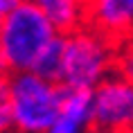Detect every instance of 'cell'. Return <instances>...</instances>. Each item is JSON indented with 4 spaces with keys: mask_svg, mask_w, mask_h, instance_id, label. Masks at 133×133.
I'll use <instances>...</instances> for the list:
<instances>
[{
    "mask_svg": "<svg viewBox=\"0 0 133 133\" xmlns=\"http://www.w3.org/2000/svg\"><path fill=\"white\" fill-rule=\"evenodd\" d=\"M11 124L18 133H45L59 117L63 86L50 84L34 72H14L7 77Z\"/></svg>",
    "mask_w": 133,
    "mask_h": 133,
    "instance_id": "cell-1",
    "label": "cell"
},
{
    "mask_svg": "<svg viewBox=\"0 0 133 133\" xmlns=\"http://www.w3.org/2000/svg\"><path fill=\"white\" fill-rule=\"evenodd\" d=\"M54 36L56 29L43 14V9L29 0H23L0 25V43L5 50L9 72H29L36 56Z\"/></svg>",
    "mask_w": 133,
    "mask_h": 133,
    "instance_id": "cell-2",
    "label": "cell"
},
{
    "mask_svg": "<svg viewBox=\"0 0 133 133\" xmlns=\"http://www.w3.org/2000/svg\"><path fill=\"white\" fill-rule=\"evenodd\" d=\"M117 43L90 27H81L65 36L63 52V84L65 88L92 90L99 81L113 75Z\"/></svg>",
    "mask_w": 133,
    "mask_h": 133,
    "instance_id": "cell-3",
    "label": "cell"
},
{
    "mask_svg": "<svg viewBox=\"0 0 133 133\" xmlns=\"http://www.w3.org/2000/svg\"><path fill=\"white\" fill-rule=\"evenodd\" d=\"M90 129L133 133V86L117 75H108L92 88Z\"/></svg>",
    "mask_w": 133,
    "mask_h": 133,
    "instance_id": "cell-4",
    "label": "cell"
},
{
    "mask_svg": "<svg viewBox=\"0 0 133 133\" xmlns=\"http://www.w3.org/2000/svg\"><path fill=\"white\" fill-rule=\"evenodd\" d=\"M86 27L99 32L113 43H124L133 32V0H88Z\"/></svg>",
    "mask_w": 133,
    "mask_h": 133,
    "instance_id": "cell-5",
    "label": "cell"
},
{
    "mask_svg": "<svg viewBox=\"0 0 133 133\" xmlns=\"http://www.w3.org/2000/svg\"><path fill=\"white\" fill-rule=\"evenodd\" d=\"M50 18L56 34H72L86 25V2L88 0H29Z\"/></svg>",
    "mask_w": 133,
    "mask_h": 133,
    "instance_id": "cell-6",
    "label": "cell"
},
{
    "mask_svg": "<svg viewBox=\"0 0 133 133\" xmlns=\"http://www.w3.org/2000/svg\"><path fill=\"white\" fill-rule=\"evenodd\" d=\"M63 52H65V34H56L45 45V50L36 56L29 72H34L36 77L45 79L50 84L61 86L63 84Z\"/></svg>",
    "mask_w": 133,
    "mask_h": 133,
    "instance_id": "cell-7",
    "label": "cell"
},
{
    "mask_svg": "<svg viewBox=\"0 0 133 133\" xmlns=\"http://www.w3.org/2000/svg\"><path fill=\"white\" fill-rule=\"evenodd\" d=\"M59 115L75 119L84 129H90L92 122V90H77L63 86V102Z\"/></svg>",
    "mask_w": 133,
    "mask_h": 133,
    "instance_id": "cell-8",
    "label": "cell"
},
{
    "mask_svg": "<svg viewBox=\"0 0 133 133\" xmlns=\"http://www.w3.org/2000/svg\"><path fill=\"white\" fill-rule=\"evenodd\" d=\"M113 75L124 79L133 86V43L124 41L117 45V54H115V65H113Z\"/></svg>",
    "mask_w": 133,
    "mask_h": 133,
    "instance_id": "cell-9",
    "label": "cell"
},
{
    "mask_svg": "<svg viewBox=\"0 0 133 133\" xmlns=\"http://www.w3.org/2000/svg\"><path fill=\"white\" fill-rule=\"evenodd\" d=\"M9 129H14L9 111V86L7 77H0V133H7Z\"/></svg>",
    "mask_w": 133,
    "mask_h": 133,
    "instance_id": "cell-10",
    "label": "cell"
},
{
    "mask_svg": "<svg viewBox=\"0 0 133 133\" xmlns=\"http://www.w3.org/2000/svg\"><path fill=\"white\" fill-rule=\"evenodd\" d=\"M86 131H88V129H84L81 124H77L75 119L59 115V117L54 119V124L50 126L45 133H86Z\"/></svg>",
    "mask_w": 133,
    "mask_h": 133,
    "instance_id": "cell-11",
    "label": "cell"
},
{
    "mask_svg": "<svg viewBox=\"0 0 133 133\" xmlns=\"http://www.w3.org/2000/svg\"><path fill=\"white\" fill-rule=\"evenodd\" d=\"M21 2H23V0H0V25H2V21H5V18H7Z\"/></svg>",
    "mask_w": 133,
    "mask_h": 133,
    "instance_id": "cell-12",
    "label": "cell"
},
{
    "mask_svg": "<svg viewBox=\"0 0 133 133\" xmlns=\"http://www.w3.org/2000/svg\"><path fill=\"white\" fill-rule=\"evenodd\" d=\"M9 65H7V59H5V50H2V43H0V77H9Z\"/></svg>",
    "mask_w": 133,
    "mask_h": 133,
    "instance_id": "cell-13",
    "label": "cell"
},
{
    "mask_svg": "<svg viewBox=\"0 0 133 133\" xmlns=\"http://www.w3.org/2000/svg\"><path fill=\"white\" fill-rule=\"evenodd\" d=\"M86 133H115V131H102V129H88Z\"/></svg>",
    "mask_w": 133,
    "mask_h": 133,
    "instance_id": "cell-14",
    "label": "cell"
},
{
    "mask_svg": "<svg viewBox=\"0 0 133 133\" xmlns=\"http://www.w3.org/2000/svg\"><path fill=\"white\" fill-rule=\"evenodd\" d=\"M129 43H133V32H131V36H129Z\"/></svg>",
    "mask_w": 133,
    "mask_h": 133,
    "instance_id": "cell-15",
    "label": "cell"
}]
</instances>
